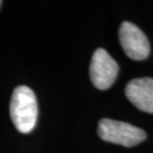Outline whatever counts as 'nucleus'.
<instances>
[{
	"label": "nucleus",
	"mask_w": 153,
	"mask_h": 153,
	"mask_svg": "<svg viewBox=\"0 0 153 153\" xmlns=\"http://www.w3.org/2000/svg\"><path fill=\"white\" fill-rule=\"evenodd\" d=\"M10 117L16 129L27 134L34 129L38 120V101L27 86H17L11 95Z\"/></svg>",
	"instance_id": "1"
},
{
	"label": "nucleus",
	"mask_w": 153,
	"mask_h": 153,
	"mask_svg": "<svg viewBox=\"0 0 153 153\" xmlns=\"http://www.w3.org/2000/svg\"><path fill=\"white\" fill-rule=\"evenodd\" d=\"M98 135L105 142L124 145L127 148L135 146L146 138V133L124 121L104 118L99 121Z\"/></svg>",
	"instance_id": "2"
},
{
	"label": "nucleus",
	"mask_w": 153,
	"mask_h": 153,
	"mask_svg": "<svg viewBox=\"0 0 153 153\" xmlns=\"http://www.w3.org/2000/svg\"><path fill=\"white\" fill-rule=\"evenodd\" d=\"M119 67L116 60L102 48L94 51L90 65V78L98 90H108L118 76Z\"/></svg>",
	"instance_id": "3"
},
{
	"label": "nucleus",
	"mask_w": 153,
	"mask_h": 153,
	"mask_svg": "<svg viewBox=\"0 0 153 153\" xmlns=\"http://www.w3.org/2000/svg\"><path fill=\"white\" fill-rule=\"evenodd\" d=\"M119 41L126 56L133 60H144L150 55V43L146 35L133 23H121Z\"/></svg>",
	"instance_id": "4"
},
{
	"label": "nucleus",
	"mask_w": 153,
	"mask_h": 153,
	"mask_svg": "<svg viewBox=\"0 0 153 153\" xmlns=\"http://www.w3.org/2000/svg\"><path fill=\"white\" fill-rule=\"evenodd\" d=\"M125 93L127 99L136 108L153 114V78L151 77H141L131 79L126 85Z\"/></svg>",
	"instance_id": "5"
},
{
	"label": "nucleus",
	"mask_w": 153,
	"mask_h": 153,
	"mask_svg": "<svg viewBox=\"0 0 153 153\" xmlns=\"http://www.w3.org/2000/svg\"><path fill=\"white\" fill-rule=\"evenodd\" d=\"M0 5H1V1H0Z\"/></svg>",
	"instance_id": "6"
}]
</instances>
